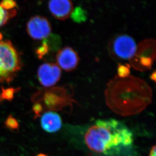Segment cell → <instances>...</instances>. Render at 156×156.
I'll list each match as a JSON object with an SVG mask.
<instances>
[{
  "label": "cell",
  "mask_w": 156,
  "mask_h": 156,
  "mask_svg": "<svg viewBox=\"0 0 156 156\" xmlns=\"http://www.w3.org/2000/svg\"><path fill=\"white\" fill-rule=\"evenodd\" d=\"M83 143L94 156H131L134 151L133 131L114 119L96 120L85 130Z\"/></svg>",
  "instance_id": "obj_1"
},
{
  "label": "cell",
  "mask_w": 156,
  "mask_h": 156,
  "mask_svg": "<svg viewBox=\"0 0 156 156\" xmlns=\"http://www.w3.org/2000/svg\"><path fill=\"white\" fill-rule=\"evenodd\" d=\"M137 44L134 39L128 34H120L114 35L108 44V52L114 60H129L134 55Z\"/></svg>",
  "instance_id": "obj_4"
},
{
  "label": "cell",
  "mask_w": 156,
  "mask_h": 156,
  "mask_svg": "<svg viewBox=\"0 0 156 156\" xmlns=\"http://www.w3.org/2000/svg\"><path fill=\"white\" fill-rule=\"evenodd\" d=\"M4 124L6 128L11 130H17L19 129V122L13 116L12 114H10L8 116L4 122Z\"/></svg>",
  "instance_id": "obj_17"
},
{
  "label": "cell",
  "mask_w": 156,
  "mask_h": 156,
  "mask_svg": "<svg viewBox=\"0 0 156 156\" xmlns=\"http://www.w3.org/2000/svg\"><path fill=\"white\" fill-rule=\"evenodd\" d=\"M17 11L16 9L11 10H6L2 7L0 5V27H2L7 23L8 21L16 15Z\"/></svg>",
  "instance_id": "obj_14"
},
{
  "label": "cell",
  "mask_w": 156,
  "mask_h": 156,
  "mask_svg": "<svg viewBox=\"0 0 156 156\" xmlns=\"http://www.w3.org/2000/svg\"><path fill=\"white\" fill-rule=\"evenodd\" d=\"M70 17L75 23H82L86 22L87 19V12L80 6H77L73 10Z\"/></svg>",
  "instance_id": "obj_12"
},
{
  "label": "cell",
  "mask_w": 156,
  "mask_h": 156,
  "mask_svg": "<svg viewBox=\"0 0 156 156\" xmlns=\"http://www.w3.org/2000/svg\"><path fill=\"white\" fill-rule=\"evenodd\" d=\"M22 66L20 54L12 43L0 41V83L12 81Z\"/></svg>",
  "instance_id": "obj_3"
},
{
  "label": "cell",
  "mask_w": 156,
  "mask_h": 156,
  "mask_svg": "<svg viewBox=\"0 0 156 156\" xmlns=\"http://www.w3.org/2000/svg\"><path fill=\"white\" fill-rule=\"evenodd\" d=\"M37 156H48L47 155H45V154H38V155H37Z\"/></svg>",
  "instance_id": "obj_22"
},
{
  "label": "cell",
  "mask_w": 156,
  "mask_h": 156,
  "mask_svg": "<svg viewBox=\"0 0 156 156\" xmlns=\"http://www.w3.org/2000/svg\"><path fill=\"white\" fill-rule=\"evenodd\" d=\"M156 40L147 38L137 45L136 52L130 59V65L139 71H146L152 68L156 60Z\"/></svg>",
  "instance_id": "obj_5"
},
{
  "label": "cell",
  "mask_w": 156,
  "mask_h": 156,
  "mask_svg": "<svg viewBox=\"0 0 156 156\" xmlns=\"http://www.w3.org/2000/svg\"><path fill=\"white\" fill-rule=\"evenodd\" d=\"M41 126L48 133H55L62 127V119L57 113L49 111L43 114L41 118Z\"/></svg>",
  "instance_id": "obj_11"
},
{
  "label": "cell",
  "mask_w": 156,
  "mask_h": 156,
  "mask_svg": "<svg viewBox=\"0 0 156 156\" xmlns=\"http://www.w3.org/2000/svg\"><path fill=\"white\" fill-rule=\"evenodd\" d=\"M156 146H154L152 147V149L151 150L150 152L149 156H156Z\"/></svg>",
  "instance_id": "obj_20"
},
{
  "label": "cell",
  "mask_w": 156,
  "mask_h": 156,
  "mask_svg": "<svg viewBox=\"0 0 156 156\" xmlns=\"http://www.w3.org/2000/svg\"><path fill=\"white\" fill-rule=\"evenodd\" d=\"M156 71H154L153 72H152V74H151L150 75V78L151 80H153V81H154V82H156Z\"/></svg>",
  "instance_id": "obj_21"
},
{
  "label": "cell",
  "mask_w": 156,
  "mask_h": 156,
  "mask_svg": "<svg viewBox=\"0 0 156 156\" xmlns=\"http://www.w3.org/2000/svg\"><path fill=\"white\" fill-rule=\"evenodd\" d=\"M48 7L53 16L60 20L69 18L74 9L71 0H49Z\"/></svg>",
  "instance_id": "obj_10"
},
{
  "label": "cell",
  "mask_w": 156,
  "mask_h": 156,
  "mask_svg": "<svg viewBox=\"0 0 156 156\" xmlns=\"http://www.w3.org/2000/svg\"><path fill=\"white\" fill-rule=\"evenodd\" d=\"M27 32L34 40H44L51 34L52 27L46 18L41 16L32 17L27 23Z\"/></svg>",
  "instance_id": "obj_7"
},
{
  "label": "cell",
  "mask_w": 156,
  "mask_h": 156,
  "mask_svg": "<svg viewBox=\"0 0 156 156\" xmlns=\"http://www.w3.org/2000/svg\"><path fill=\"white\" fill-rule=\"evenodd\" d=\"M20 90V88L9 87L5 88L1 87V93H0V103H3L5 101L11 102L13 100L15 94Z\"/></svg>",
  "instance_id": "obj_13"
},
{
  "label": "cell",
  "mask_w": 156,
  "mask_h": 156,
  "mask_svg": "<svg viewBox=\"0 0 156 156\" xmlns=\"http://www.w3.org/2000/svg\"><path fill=\"white\" fill-rule=\"evenodd\" d=\"M105 94L109 107L122 116L138 113L152 101V90L149 84L133 76L114 77L108 83Z\"/></svg>",
  "instance_id": "obj_2"
},
{
  "label": "cell",
  "mask_w": 156,
  "mask_h": 156,
  "mask_svg": "<svg viewBox=\"0 0 156 156\" xmlns=\"http://www.w3.org/2000/svg\"><path fill=\"white\" fill-rule=\"evenodd\" d=\"M131 66L128 63H119L117 67V76L125 78L130 76Z\"/></svg>",
  "instance_id": "obj_16"
},
{
  "label": "cell",
  "mask_w": 156,
  "mask_h": 156,
  "mask_svg": "<svg viewBox=\"0 0 156 156\" xmlns=\"http://www.w3.org/2000/svg\"><path fill=\"white\" fill-rule=\"evenodd\" d=\"M69 97L66 88L56 87L48 90H39L31 98L33 103L41 104L48 110H56L60 108L64 101L68 100Z\"/></svg>",
  "instance_id": "obj_6"
},
{
  "label": "cell",
  "mask_w": 156,
  "mask_h": 156,
  "mask_svg": "<svg viewBox=\"0 0 156 156\" xmlns=\"http://www.w3.org/2000/svg\"><path fill=\"white\" fill-rule=\"evenodd\" d=\"M2 38H3V35H2L1 33H0V41H1Z\"/></svg>",
  "instance_id": "obj_23"
},
{
  "label": "cell",
  "mask_w": 156,
  "mask_h": 156,
  "mask_svg": "<svg viewBox=\"0 0 156 156\" xmlns=\"http://www.w3.org/2000/svg\"><path fill=\"white\" fill-rule=\"evenodd\" d=\"M34 104L33 105V107H32V110H33V112L34 113V118L37 119V117L41 116V114L43 113L44 111V107L42 106L41 104L39 103H34Z\"/></svg>",
  "instance_id": "obj_19"
},
{
  "label": "cell",
  "mask_w": 156,
  "mask_h": 156,
  "mask_svg": "<svg viewBox=\"0 0 156 156\" xmlns=\"http://www.w3.org/2000/svg\"><path fill=\"white\" fill-rule=\"evenodd\" d=\"M56 60L60 68L67 72H70L77 68L80 62V58L73 49L66 46L57 52Z\"/></svg>",
  "instance_id": "obj_9"
},
{
  "label": "cell",
  "mask_w": 156,
  "mask_h": 156,
  "mask_svg": "<svg viewBox=\"0 0 156 156\" xmlns=\"http://www.w3.org/2000/svg\"><path fill=\"white\" fill-rule=\"evenodd\" d=\"M2 7L6 10H11L16 7L17 3L15 0H2L0 2Z\"/></svg>",
  "instance_id": "obj_18"
},
{
  "label": "cell",
  "mask_w": 156,
  "mask_h": 156,
  "mask_svg": "<svg viewBox=\"0 0 156 156\" xmlns=\"http://www.w3.org/2000/svg\"><path fill=\"white\" fill-rule=\"evenodd\" d=\"M50 51L52 52V49L46 39H44L43 40L41 45L37 48L35 51V54L39 59H41L44 56H47Z\"/></svg>",
  "instance_id": "obj_15"
},
{
  "label": "cell",
  "mask_w": 156,
  "mask_h": 156,
  "mask_svg": "<svg viewBox=\"0 0 156 156\" xmlns=\"http://www.w3.org/2000/svg\"><path fill=\"white\" fill-rule=\"evenodd\" d=\"M62 72L57 64L46 63L41 65L37 70L40 83L46 87L54 86L60 80Z\"/></svg>",
  "instance_id": "obj_8"
}]
</instances>
